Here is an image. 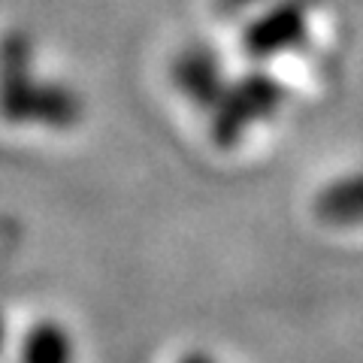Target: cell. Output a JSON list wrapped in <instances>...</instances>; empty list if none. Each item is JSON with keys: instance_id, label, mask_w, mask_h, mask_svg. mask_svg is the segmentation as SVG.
Masks as SVG:
<instances>
[{"instance_id": "3957f363", "label": "cell", "mask_w": 363, "mask_h": 363, "mask_svg": "<svg viewBox=\"0 0 363 363\" xmlns=\"http://www.w3.org/2000/svg\"><path fill=\"white\" fill-rule=\"evenodd\" d=\"M321 0H267L264 9L242 28L240 45L248 61L269 64L300 52L309 43L312 16Z\"/></svg>"}, {"instance_id": "ba28073f", "label": "cell", "mask_w": 363, "mask_h": 363, "mask_svg": "<svg viewBox=\"0 0 363 363\" xmlns=\"http://www.w3.org/2000/svg\"><path fill=\"white\" fill-rule=\"evenodd\" d=\"M179 363H221V360H215L209 351H203V348H191L179 357Z\"/></svg>"}, {"instance_id": "52a82bcc", "label": "cell", "mask_w": 363, "mask_h": 363, "mask_svg": "<svg viewBox=\"0 0 363 363\" xmlns=\"http://www.w3.org/2000/svg\"><path fill=\"white\" fill-rule=\"evenodd\" d=\"M260 4H267V0H215V13L230 18V16H240V13H245V9L260 6Z\"/></svg>"}, {"instance_id": "9c48e42d", "label": "cell", "mask_w": 363, "mask_h": 363, "mask_svg": "<svg viewBox=\"0 0 363 363\" xmlns=\"http://www.w3.org/2000/svg\"><path fill=\"white\" fill-rule=\"evenodd\" d=\"M4 345H6V315L0 312V351H4Z\"/></svg>"}, {"instance_id": "5b68a950", "label": "cell", "mask_w": 363, "mask_h": 363, "mask_svg": "<svg viewBox=\"0 0 363 363\" xmlns=\"http://www.w3.org/2000/svg\"><path fill=\"white\" fill-rule=\"evenodd\" d=\"M315 215L327 227L351 230L363 227V169L333 176L315 194Z\"/></svg>"}, {"instance_id": "6da1fadb", "label": "cell", "mask_w": 363, "mask_h": 363, "mask_svg": "<svg viewBox=\"0 0 363 363\" xmlns=\"http://www.w3.org/2000/svg\"><path fill=\"white\" fill-rule=\"evenodd\" d=\"M85 97L64 79H40L37 43L28 30L0 33V118L9 128L76 130L85 118Z\"/></svg>"}, {"instance_id": "7a4b0ae2", "label": "cell", "mask_w": 363, "mask_h": 363, "mask_svg": "<svg viewBox=\"0 0 363 363\" xmlns=\"http://www.w3.org/2000/svg\"><path fill=\"white\" fill-rule=\"evenodd\" d=\"M288 100V88L281 85L264 67H252L248 73L227 79L218 100L206 109L209 118V140L218 149H236L257 124H267L279 116Z\"/></svg>"}, {"instance_id": "8992f818", "label": "cell", "mask_w": 363, "mask_h": 363, "mask_svg": "<svg viewBox=\"0 0 363 363\" xmlns=\"http://www.w3.org/2000/svg\"><path fill=\"white\" fill-rule=\"evenodd\" d=\"M18 363H76L73 333L55 318L33 321L21 336Z\"/></svg>"}, {"instance_id": "277c9868", "label": "cell", "mask_w": 363, "mask_h": 363, "mask_svg": "<svg viewBox=\"0 0 363 363\" xmlns=\"http://www.w3.org/2000/svg\"><path fill=\"white\" fill-rule=\"evenodd\" d=\"M169 82L191 106L206 112L227 85V70L221 55L212 45L191 43L169 64Z\"/></svg>"}]
</instances>
